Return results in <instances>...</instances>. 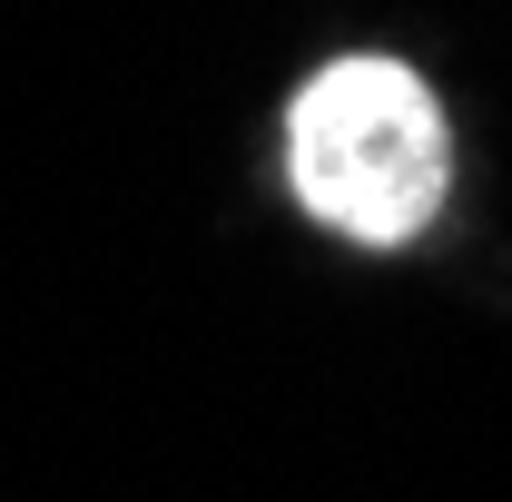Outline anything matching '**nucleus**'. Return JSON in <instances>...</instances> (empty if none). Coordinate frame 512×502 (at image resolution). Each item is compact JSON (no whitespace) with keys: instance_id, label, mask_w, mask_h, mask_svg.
<instances>
[{"instance_id":"nucleus-1","label":"nucleus","mask_w":512,"mask_h":502,"mask_svg":"<svg viewBox=\"0 0 512 502\" xmlns=\"http://www.w3.org/2000/svg\"><path fill=\"white\" fill-rule=\"evenodd\" d=\"M286 168H296V197L335 237L404 247L444 207L453 138H444L434 89L404 60H335L286 109Z\"/></svg>"}]
</instances>
